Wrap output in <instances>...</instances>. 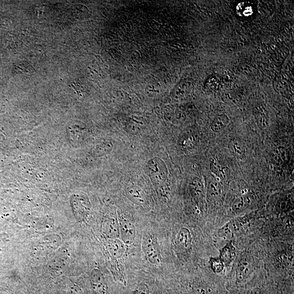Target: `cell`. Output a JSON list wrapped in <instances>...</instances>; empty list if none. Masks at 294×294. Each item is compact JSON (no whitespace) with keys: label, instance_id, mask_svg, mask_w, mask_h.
<instances>
[{"label":"cell","instance_id":"26","mask_svg":"<svg viewBox=\"0 0 294 294\" xmlns=\"http://www.w3.org/2000/svg\"><path fill=\"white\" fill-rule=\"evenodd\" d=\"M223 99L227 103L236 104L239 102V97L234 93H226L224 94Z\"/></svg>","mask_w":294,"mask_h":294},{"label":"cell","instance_id":"4","mask_svg":"<svg viewBox=\"0 0 294 294\" xmlns=\"http://www.w3.org/2000/svg\"><path fill=\"white\" fill-rule=\"evenodd\" d=\"M200 138V132L198 128L196 127H188L179 136V145L184 149H194L198 144Z\"/></svg>","mask_w":294,"mask_h":294},{"label":"cell","instance_id":"24","mask_svg":"<svg viewBox=\"0 0 294 294\" xmlns=\"http://www.w3.org/2000/svg\"><path fill=\"white\" fill-rule=\"evenodd\" d=\"M59 257V256H58ZM68 259L62 258L61 257H56L52 261V265H55V267L52 269L55 270H63L64 268V265H66V263L67 262Z\"/></svg>","mask_w":294,"mask_h":294},{"label":"cell","instance_id":"13","mask_svg":"<svg viewBox=\"0 0 294 294\" xmlns=\"http://www.w3.org/2000/svg\"><path fill=\"white\" fill-rule=\"evenodd\" d=\"M103 231L105 237L109 239H115L120 237L117 220L111 218L106 220L103 225Z\"/></svg>","mask_w":294,"mask_h":294},{"label":"cell","instance_id":"21","mask_svg":"<svg viewBox=\"0 0 294 294\" xmlns=\"http://www.w3.org/2000/svg\"><path fill=\"white\" fill-rule=\"evenodd\" d=\"M229 149L235 157L243 159L246 155L244 145L240 141L234 140L229 142Z\"/></svg>","mask_w":294,"mask_h":294},{"label":"cell","instance_id":"9","mask_svg":"<svg viewBox=\"0 0 294 294\" xmlns=\"http://www.w3.org/2000/svg\"><path fill=\"white\" fill-rule=\"evenodd\" d=\"M222 186L218 179L215 177L209 179L206 196L211 202H217L222 196Z\"/></svg>","mask_w":294,"mask_h":294},{"label":"cell","instance_id":"10","mask_svg":"<svg viewBox=\"0 0 294 294\" xmlns=\"http://www.w3.org/2000/svg\"><path fill=\"white\" fill-rule=\"evenodd\" d=\"M60 240L58 236L46 237L38 242L36 246L37 250L42 255H47L48 253L52 252L58 247Z\"/></svg>","mask_w":294,"mask_h":294},{"label":"cell","instance_id":"18","mask_svg":"<svg viewBox=\"0 0 294 294\" xmlns=\"http://www.w3.org/2000/svg\"><path fill=\"white\" fill-rule=\"evenodd\" d=\"M190 191L194 198L199 201L203 200L204 197V186L203 182L199 178H195L190 184Z\"/></svg>","mask_w":294,"mask_h":294},{"label":"cell","instance_id":"27","mask_svg":"<svg viewBox=\"0 0 294 294\" xmlns=\"http://www.w3.org/2000/svg\"><path fill=\"white\" fill-rule=\"evenodd\" d=\"M170 294H182L180 292H179L177 291H173L170 293Z\"/></svg>","mask_w":294,"mask_h":294},{"label":"cell","instance_id":"20","mask_svg":"<svg viewBox=\"0 0 294 294\" xmlns=\"http://www.w3.org/2000/svg\"><path fill=\"white\" fill-rule=\"evenodd\" d=\"M230 122L228 116L225 114H220L216 116L210 125L211 130L216 133L222 131Z\"/></svg>","mask_w":294,"mask_h":294},{"label":"cell","instance_id":"25","mask_svg":"<svg viewBox=\"0 0 294 294\" xmlns=\"http://www.w3.org/2000/svg\"><path fill=\"white\" fill-rule=\"evenodd\" d=\"M132 294H150L149 288L146 283H141L138 285Z\"/></svg>","mask_w":294,"mask_h":294},{"label":"cell","instance_id":"17","mask_svg":"<svg viewBox=\"0 0 294 294\" xmlns=\"http://www.w3.org/2000/svg\"><path fill=\"white\" fill-rule=\"evenodd\" d=\"M236 256V249L231 241L220 250L219 258L224 265L229 266L233 262Z\"/></svg>","mask_w":294,"mask_h":294},{"label":"cell","instance_id":"19","mask_svg":"<svg viewBox=\"0 0 294 294\" xmlns=\"http://www.w3.org/2000/svg\"><path fill=\"white\" fill-rule=\"evenodd\" d=\"M293 192H289L282 196L277 202L276 209L280 212H287L291 210L294 206Z\"/></svg>","mask_w":294,"mask_h":294},{"label":"cell","instance_id":"8","mask_svg":"<svg viewBox=\"0 0 294 294\" xmlns=\"http://www.w3.org/2000/svg\"><path fill=\"white\" fill-rule=\"evenodd\" d=\"M91 282L95 294H108L107 283L100 270L94 269L92 272Z\"/></svg>","mask_w":294,"mask_h":294},{"label":"cell","instance_id":"23","mask_svg":"<svg viewBox=\"0 0 294 294\" xmlns=\"http://www.w3.org/2000/svg\"><path fill=\"white\" fill-rule=\"evenodd\" d=\"M210 169L211 171L215 174L216 176L220 179L226 178V174L224 171V168L220 166L217 162H215L214 160L210 163Z\"/></svg>","mask_w":294,"mask_h":294},{"label":"cell","instance_id":"7","mask_svg":"<svg viewBox=\"0 0 294 294\" xmlns=\"http://www.w3.org/2000/svg\"><path fill=\"white\" fill-rule=\"evenodd\" d=\"M73 208L76 219L80 222L85 221L90 211V203L87 197L77 195L74 202Z\"/></svg>","mask_w":294,"mask_h":294},{"label":"cell","instance_id":"3","mask_svg":"<svg viewBox=\"0 0 294 294\" xmlns=\"http://www.w3.org/2000/svg\"><path fill=\"white\" fill-rule=\"evenodd\" d=\"M254 269L253 257L248 253L242 254L239 259L236 270V282L243 284L249 279Z\"/></svg>","mask_w":294,"mask_h":294},{"label":"cell","instance_id":"6","mask_svg":"<svg viewBox=\"0 0 294 294\" xmlns=\"http://www.w3.org/2000/svg\"><path fill=\"white\" fill-rule=\"evenodd\" d=\"M118 222L122 242L127 245L132 244L135 241L136 233L134 223L125 218H121Z\"/></svg>","mask_w":294,"mask_h":294},{"label":"cell","instance_id":"22","mask_svg":"<svg viewBox=\"0 0 294 294\" xmlns=\"http://www.w3.org/2000/svg\"><path fill=\"white\" fill-rule=\"evenodd\" d=\"M209 264L211 268L215 274L221 273L224 269V265L221 260L218 257H211L209 259Z\"/></svg>","mask_w":294,"mask_h":294},{"label":"cell","instance_id":"11","mask_svg":"<svg viewBox=\"0 0 294 294\" xmlns=\"http://www.w3.org/2000/svg\"><path fill=\"white\" fill-rule=\"evenodd\" d=\"M253 114H254L257 126L261 129H265L269 126L268 112L263 105L256 106L253 110Z\"/></svg>","mask_w":294,"mask_h":294},{"label":"cell","instance_id":"15","mask_svg":"<svg viewBox=\"0 0 294 294\" xmlns=\"http://www.w3.org/2000/svg\"><path fill=\"white\" fill-rule=\"evenodd\" d=\"M126 194L128 199L137 205H143L146 203L147 197L145 193L139 187L136 186L128 187L126 190Z\"/></svg>","mask_w":294,"mask_h":294},{"label":"cell","instance_id":"16","mask_svg":"<svg viewBox=\"0 0 294 294\" xmlns=\"http://www.w3.org/2000/svg\"><path fill=\"white\" fill-rule=\"evenodd\" d=\"M107 245L110 255L116 260L121 258L126 250L125 243L118 239H109Z\"/></svg>","mask_w":294,"mask_h":294},{"label":"cell","instance_id":"12","mask_svg":"<svg viewBox=\"0 0 294 294\" xmlns=\"http://www.w3.org/2000/svg\"><path fill=\"white\" fill-rule=\"evenodd\" d=\"M253 200H254V196L250 194H244L238 197L232 204V211L235 214L242 212V211L249 208L253 203Z\"/></svg>","mask_w":294,"mask_h":294},{"label":"cell","instance_id":"14","mask_svg":"<svg viewBox=\"0 0 294 294\" xmlns=\"http://www.w3.org/2000/svg\"><path fill=\"white\" fill-rule=\"evenodd\" d=\"M176 243L182 250L187 251L191 249L192 237L189 229L184 227L180 229L177 234Z\"/></svg>","mask_w":294,"mask_h":294},{"label":"cell","instance_id":"1","mask_svg":"<svg viewBox=\"0 0 294 294\" xmlns=\"http://www.w3.org/2000/svg\"><path fill=\"white\" fill-rule=\"evenodd\" d=\"M249 222V217L246 216L234 219L219 229L218 236L224 240L231 239L244 231Z\"/></svg>","mask_w":294,"mask_h":294},{"label":"cell","instance_id":"5","mask_svg":"<svg viewBox=\"0 0 294 294\" xmlns=\"http://www.w3.org/2000/svg\"><path fill=\"white\" fill-rule=\"evenodd\" d=\"M150 176L152 180L160 183L166 181L168 171L166 165L162 159L155 158L151 159L148 164Z\"/></svg>","mask_w":294,"mask_h":294},{"label":"cell","instance_id":"2","mask_svg":"<svg viewBox=\"0 0 294 294\" xmlns=\"http://www.w3.org/2000/svg\"><path fill=\"white\" fill-rule=\"evenodd\" d=\"M142 248L147 258L151 263L158 265L162 262V256L157 239L152 234L147 233L142 239Z\"/></svg>","mask_w":294,"mask_h":294}]
</instances>
